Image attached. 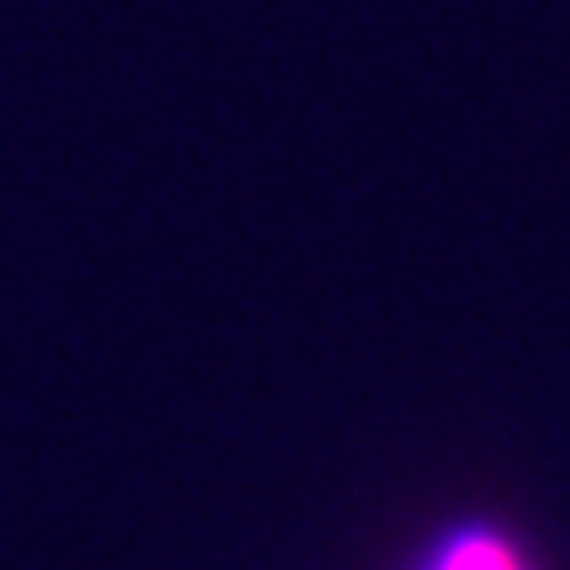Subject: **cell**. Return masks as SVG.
<instances>
[{"instance_id": "cell-1", "label": "cell", "mask_w": 570, "mask_h": 570, "mask_svg": "<svg viewBox=\"0 0 570 570\" xmlns=\"http://www.w3.org/2000/svg\"><path fill=\"white\" fill-rule=\"evenodd\" d=\"M402 570H539L529 539L512 533L502 518H449L428 533Z\"/></svg>"}]
</instances>
